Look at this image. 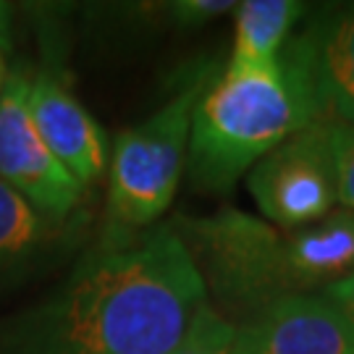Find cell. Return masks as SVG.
<instances>
[{"mask_svg":"<svg viewBox=\"0 0 354 354\" xmlns=\"http://www.w3.org/2000/svg\"><path fill=\"white\" fill-rule=\"evenodd\" d=\"M26 102L53 155L84 189L92 187L108 168V140L100 124L50 71L29 76Z\"/></svg>","mask_w":354,"mask_h":354,"instance_id":"9c48e42d","label":"cell"},{"mask_svg":"<svg viewBox=\"0 0 354 354\" xmlns=\"http://www.w3.org/2000/svg\"><path fill=\"white\" fill-rule=\"evenodd\" d=\"M315 121H323L315 97L281 58L270 66H226L194 105L189 178L205 192H226L276 145Z\"/></svg>","mask_w":354,"mask_h":354,"instance_id":"3957f363","label":"cell"},{"mask_svg":"<svg viewBox=\"0 0 354 354\" xmlns=\"http://www.w3.org/2000/svg\"><path fill=\"white\" fill-rule=\"evenodd\" d=\"M207 84V74L192 76L147 121L118 137L108 158V200L97 247L137 239L171 207L187 168L194 105Z\"/></svg>","mask_w":354,"mask_h":354,"instance_id":"277c9868","label":"cell"},{"mask_svg":"<svg viewBox=\"0 0 354 354\" xmlns=\"http://www.w3.org/2000/svg\"><path fill=\"white\" fill-rule=\"evenodd\" d=\"M231 346H234V323L226 315H221L215 304L205 299L194 310L187 330L168 354H231Z\"/></svg>","mask_w":354,"mask_h":354,"instance_id":"7c38bea8","label":"cell"},{"mask_svg":"<svg viewBox=\"0 0 354 354\" xmlns=\"http://www.w3.org/2000/svg\"><path fill=\"white\" fill-rule=\"evenodd\" d=\"M281 53L304 74L320 118L354 127V6L317 13Z\"/></svg>","mask_w":354,"mask_h":354,"instance_id":"ba28073f","label":"cell"},{"mask_svg":"<svg viewBox=\"0 0 354 354\" xmlns=\"http://www.w3.org/2000/svg\"><path fill=\"white\" fill-rule=\"evenodd\" d=\"M263 221L276 228H304L339 207V171L328 121L297 129L247 174Z\"/></svg>","mask_w":354,"mask_h":354,"instance_id":"5b68a950","label":"cell"},{"mask_svg":"<svg viewBox=\"0 0 354 354\" xmlns=\"http://www.w3.org/2000/svg\"><path fill=\"white\" fill-rule=\"evenodd\" d=\"M231 354H354V328L328 297L297 294L234 323Z\"/></svg>","mask_w":354,"mask_h":354,"instance_id":"52a82bcc","label":"cell"},{"mask_svg":"<svg viewBox=\"0 0 354 354\" xmlns=\"http://www.w3.org/2000/svg\"><path fill=\"white\" fill-rule=\"evenodd\" d=\"M323 297H328L330 302L342 310L344 317L352 323V328H354V270L349 276H344L342 281L330 283L328 289L323 291Z\"/></svg>","mask_w":354,"mask_h":354,"instance_id":"9a60e30c","label":"cell"},{"mask_svg":"<svg viewBox=\"0 0 354 354\" xmlns=\"http://www.w3.org/2000/svg\"><path fill=\"white\" fill-rule=\"evenodd\" d=\"M174 228L205 291L239 320L283 297L323 294L354 270V213L342 207L294 231L234 207Z\"/></svg>","mask_w":354,"mask_h":354,"instance_id":"7a4b0ae2","label":"cell"},{"mask_svg":"<svg viewBox=\"0 0 354 354\" xmlns=\"http://www.w3.org/2000/svg\"><path fill=\"white\" fill-rule=\"evenodd\" d=\"M29 76L8 74L0 92V181L21 194L37 213L64 223L82 205L84 187L50 152L29 113Z\"/></svg>","mask_w":354,"mask_h":354,"instance_id":"8992f818","label":"cell"},{"mask_svg":"<svg viewBox=\"0 0 354 354\" xmlns=\"http://www.w3.org/2000/svg\"><path fill=\"white\" fill-rule=\"evenodd\" d=\"M8 82V66H6V50H0V92Z\"/></svg>","mask_w":354,"mask_h":354,"instance_id":"e0dca14e","label":"cell"},{"mask_svg":"<svg viewBox=\"0 0 354 354\" xmlns=\"http://www.w3.org/2000/svg\"><path fill=\"white\" fill-rule=\"evenodd\" d=\"M236 6L239 3L234 0H176V3H165V16L178 29H197L221 16L234 13Z\"/></svg>","mask_w":354,"mask_h":354,"instance_id":"4fadbf2b","label":"cell"},{"mask_svg":"<svg viewBox=\"0 0 354 354\" xmlns=\"http://www.w3.org/2000/svg\"><path fill=\"white\" fill-rule=\"evenodd\" d=\"M328 124L336 152V171H339V205L342 210L354 213V127L336 121Z\"/></svg>","mask_w":354,"mask_h":354,"instance_id":"5bb4252c","label":"cell"},{"mask_svg":"<svg viewBox=\"0 0 354 354\" xmlns=\"http://www.w3.org/2000/svg\"><path fill=\"white\" fill-rule=\"evenodd\" d=\"M207 299L174 226L95 247L61 286L0 326V354H168Z\"/></svg>","mask_w":354,"mask_h":354,"instance_id":"6da1fadb","label":"cell"},{"mask_svg":"<svg viewBox=\"0 0 354 354\" xmlns=\"http://www.w3.org/2000/svg\"><path fill=\"white\" fill-rule=\"evenodd\" d=\"M304 3L297 0H244L236 6L234 45L228 53L231 68L270 66L291 39L297 21L302 19Z\"/></svg>","mask_w":354,"mask_h":354,"instance_id":"8fae6325","label":"cell"},{"mask_svg":"<svg viewBox=\"0 0 354 354\" xmlns=\"http://www.w3.org/2000/svg\"><path fill=\"white\" fill-rule=\"evenodd\" d=\"M58 226L0 181V294L35 276L58 247Z\"/></svg>","mask_w":354,"mask_h":354,"instance_id":"30bf717a","label":"cell"},{"mask_svg":"<svg viewBox=\"0 0 354 354\" xmlns=\"http://www.w3.org/2000/svg\"><path fill=\"white\" fill-rule=\"evenodd\" d=\"M11 42V6L0 3V50H6Z\"/></svg>","mask_w":354,"mask_h":354,"instance_id":"2e32d148","label":"cell"}]
</instances>
